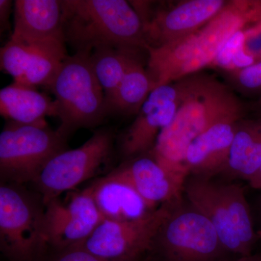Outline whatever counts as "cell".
<instances>
[{"label":"cell","instance_id":"23","mask_svg":"<svg viewBox=\"0 0 261 261\" xmlns=\"http://www.w3.org/2000/svg\"><path fill=\"white\" fill-rule=\"evenodd\" d=\"M140 53L124 48H102L91 53L94 73L104 90L106 102L115 93L130 67L141 58Z\"/></svg>","mask_w":261,"mask_h":261},{"label":"cell","instance_id":"31","mask_svg":"<svg viewBox=\"0 0 261 261\" xmlns=\"http://www.w3.org/2000/svg\"><path fill=\"white\" fill-rule=\"evenodd\" d=\"M257 23H261V6H260V13H259V18H258V20H257Z\"/></svg>","mask_w":261,"mask_h":261},{"label":"cell","instance_id":"11","mask_svg":"<svg viewBox=\"0 0 261 261\" xmlns=\"http://www.w3.org/2000/svg\"><path fill=\"white\" fill-rule=\"evenodd\" d=\"M45 205L46 238L57 250L82 245L104 220L88 187L68 201L57 198Z\"/></svg>","mask_w":261,"mask_h":261},{"label":"cell","instance_id":"15","mask_svg":"<svg viewBox=\"0 0 261 261\" xmlns=\"http://www.w3.org/2000/svg\"><path fill=\"white\" fill-rule=\"evenodd\" d=\"M110 174L132 187L152 209L181 200L184 185L166 172L151 154L129 159Z\"/></svg>","mask_w":261,"mask_h":261},{"label":"cell","instance_id":"26","mask_svg":"<svg viewBox=\"0 0 261 261\" xmlns=\"http://www.w3.org/2000/svg\"><path fill=\"white\" fill-rule=\"evenodd\" d=\"M244 49L257 63L261 61V23H255L250 28L245 29Z\"/></svg>","mask_w":261,"mask_h":261},{"label":"cell","instance_id":"12","mask_svg":"<svg viewBox=\"0 0 261 261\" xmlns=\"http://www.w3.org/2000/svg\"><path fill=\"white\" fill-rule=\"evenodd\" d=\"M179 102L180 89L176 82L152 91L121 137L120 148L123 157L132 159L150 153L161 130L172 121Z\"/></svg>","mask_w":261,"mask_h":261},{"label":"cell","instance_id":"20","mask_svg":"<svg viewBox=\"0 0 261 261\" xmlns=\"http://www.w3.org/2000/svg\"><path fill=\"white\" fill-rule=\"evenodd\" d=\"M198 39L199 30L159 47H147V70L154 89L177 81L178 73L195 54Z\"/></svg>","mask_w":261,"mask_h":261},{"label":"cell","instance_id":"3","mask_svg":"<svg viewBox=\"0 0 261 261\" xmlns=\"http://www.w3.org/2000/svg\"><path fill=\"white\" fill-rule=\"evenodd\" d=\"M183 192L190 205L211 221L226 252L250 255L256 238L243 187L192 176Z\"/></svg>","mask_w":261,"mask_h":261},{"label":"cell","instance_id":"17","mask_svg":"<svg viewBox=\"0 0 261 261\" xmlns=\"http://www.w3.org/2000/svg\"><path fill=\"white\" fill-rule=\"evenodd\" d=\"M238 121L217 123L190 144L185 159L189 176L211 178L224 172Z\"/></svg>","mask_w":261,"mask_h":261},{"label":"cell","instance_id":"7","mask_svg":"<svg viewBox=\"0 0 261 261\" xmlns=\"http://www.w3.org/2000/svg\"><path fill=\"white\" fill-rule=\"evenodd\" d=\"M114 136L102 128L80 147L63 151L49 161L33 181L45 205L95 176L113 149Z\"/></svg>","mask_w":261,"mask_h":261},{"label":"cell","instance_id":"8","mask_svg":"<svg viewBox=\"0 0 261 261\" xmlns=\"http://www.w3.org/2000/svg\"><path fill=\"white\" fill-rule=\"evenodd\" d=\"M155 244L167 261H216L226 252L211 221L181 201L160 228Z\"/></svg>","mask_w":261,"mask_h":261},{"label":"cell","instance_id":"4","mask_svg":"<svg viewBox=\"0 0 261 261\" xmlns=\"http://www.w3.org/2000/svg\"><path fill=\"white\" fill-rule=\"evenodd\" d=\"M90 54L75 53L67 57L47 87L58 103V132L66 139L80 128L101 124L108 114L106 94L94 73Z\"/></svg>","mask_w":261,"mask_h":261},{"label":"cell","instance_id":"2","mask_svg":"<svg viewBox=\"0 0 261 261\" xmlns=\"http://www.w3.org/2000/svg\"><path fill=\"white\" fill-rule=\"evenodd\" d=\"M65 44L75 53L147 47L142 18L125 0H62Z\"/></svg>","mask_w":261,"mask_h":261},{"label":"cell","instance_id":"25","mask_svg":"<svg viewBox=\"0 0 261 261\" xmlns=\"http://www.w3.org/2000/svg\"><path fill=\"white\" fill-rule=\"evenodd\" d=\"M245 29L238 31L228 39L224 47L221 49L218 56L215 58L212 64L211 65V67L219 68V69L224 70V72L227 71L233 58L244 48Z\"/></svg>","mask_w":261,"mask_h":261},{"label":"cell","instance_id":"22","mask_svg":"<svg viewBox=\"0 0 261 261\" xmlns=\"http://www.w3.org/2000/svg\"><path fill=\"white\" fill-rule=\"evenodd\" d=\"M153 90V83L140 58L130 67L116 92L108 101V113L123 116L137 115Z\"/></svg>","mask_w":261,"mask_h":261},{"label":"cell","instance_id":"13","mask_svg":"<svg viewBox=\"0 0 261 261\" xmlns=\"http://www.w3.org/2000/svg\"><path fill=\"white\" fill-rule=\"evenodd\" d=\"M67 57L65 44L10 39L0 50V67L15 83L47 88Z\"/></svg>","mask_w":261,"mask_h":261},{"label":"cell","instance_id":"10","mask_svg":"<svg viewBox=\"0 0 261 261\" xmlns=\"http://www.w3.org/2000/svg\"><path fill=\"white\" fill-rule=\"evenodd\" d=\"M228 3L226 0H187L154 12L148 2H134V7L143 22L147 47H155L200 30Z\"/></svg>","mask_w":261,"mask_h":261},{"label":"cell","instance_id":"24","mask_svg":"<svg viewBox=\"0 0 261 261\" xmlns=\"http://www.w3.org/2000/svg\"><path fill=\"white\" fill-rule=\"evenodd\" d=\"M226 74L228 85L235 92L246 96L261 95V61Z\"/></svg>","mask_w":261,"mask_h":261},{"label":"cell","instance_id":"16","mask_svg":"<svg viewBox=\"0 0 261 261\" xmlns=\"http://www.w3.org/2000/svg\"><path fill=\"white\" fill-rule=\"evenodd\" d=\"M10 39L28 43L65 44L62 0H16Z\"/></svg>","mask_w":261,"mask_h":261},{"label":"cell","instance_id":"28","mask_svg":"<svg viewBox=\"0 0 261 261\" xmlns=\"http://www.w3.org/2000/svg\"><path fill=\"white\" fill-rule=\"evenodd\" d=\"M12 3L13 2L10 0H0V32L1 34H3L8 28Z\"/></svg>","mask_w":261,"mask_h":261},{"label":"cell","instance_id":"6","mask_svg":"<svg viewBox=\"0 0 261 261\" xmlns=\"http://www.w3.org/2000/svg\"><path fill=\"white\" fill-rule=\"evenodd\" d=\"M66 138L45 120L8 121L0 135V176L3 183L33 182L49 161L65 150Z\"/></svg>","mask_w":261,"mask_h":261},{"label":"cell","instance_id":"27","mask_svg":"<svg viewBox=\"0 0 261 261\" xmlns=\"http://www.w3.org/2000/svg\"><path fill=\"white\" fill-rule=\"evenodd\" d=\"M57 251L58 254L53 261H107L94 255L80 245Z\"/></svg>","mask_w":261,"mask_h":261},{"label":"cell","instance_id":"29","mask_svg":"<svg viewBox=\"0 0 261 261\" xmlns=\"http://www.w3.org/2000/svg\"><path fill=\"white\" fill-rule=\"evenodd\" d=\"M249 184L252 188L261 190V166L258 171L252 176L251 179L249 181Z\"/></svg>","mask_w":261,"mask_h":261},{"label":"cell","instance_id":"14","mask_svg":"<svg viewBox=\"0 0 261 261\" xmlns=\"http://www.w3.org/2000/svg\"><path fill=\"white\" fill-rule=\"evenodd\" d=\"M257 18V1H228L219 14L199 30L195 54L178 73L177 81L211 66L228 39L250 23H256Z\"/></svg>","mask_w":261,"mask_h":261},{"label":"cell","instance_id":"9","mask_svg":"<svg viewBox=\"0 0 261 261\" xmlns=\"http://www.w3.org/2000/svg\"><path fill=\"white\" fill-rule=\"evenodd\" d=\"M178 202L163 204L139 219H104L80 246L107 261H136L153 248L160 228Z\"/></svg>","mask_w":261,"mask_h":261},{"label":"cell","instance_id":"5","mask_svg":"<svg viewBox=\"0 0 261 261\" xmlns=\"http://www.w3.org/2000/svg\"><path fill=\"white\" fill-rule=\"evenodd\" d=\"M45 204L23 186L0 187V247L12 261H34L48 245Z\"/></svg>","mask_w":261,"mask_h":261},{"label":"cell","instance_id":"30","mask_svg":"<svg viewBox=\"0 0 261 261\" xmlns=\"http://www.w3.org/2000/svg\"><path fill=\"white\" fill-rule=\"evenodd\" d=\"M234 261H261V256H252L250 255L249 256L242 257L241 258Z\"/></svg>","mask_w":261,"mask_h":261},{"label":"cell","instance_id":"19","mask_svg":"<svg viewBox=\"0 0 261 261\" xmlns=\"http://www.w3.org/2000/svg\"><path fill=\"white\" fill-rule=\"evenodd\" d=\"M0 113L8 121L34 123L58 117V106L36 87L13 82L0 90Z\"/></svg>","mask_w":261,"mask_h":261},{"label":"cell","instance_id":"21","mask_svg":"<svg viewBox=\"0 0 261 261\" xmlns=\"http://www.w3.org/2000/svg\"><path fill=\"white\" fill-rule=\"evenodd\" d=\"M261 166V118L238 121L224 173L250 181Z\"/></svg>","mask_w":261,"mask_h":261},{"label":"cell","instance_id":"1","mask_svg":"<svg viewBox=\"0 0 261 261\" xmlns=\"http://www.w3.org/2000/svg\"><path fill=\"white\" fill-rule=\"evenodd\" d=\"M176 82L180 89L177 111L161 130L150 153L166 172L185 185L189 177L185 154L190 144L217 123L243 119L245 108L230 86L215 75L200 71Z\"/></svg>","mask_w":261,"mask_h":261},{"label":"cell","instance_id":"18","mask_svg":"<svg viewBox=\"0 0 261 261\" xmlns=\"http://www.w3.org/2000/svg\"><path fill=\"white\" fill-rule=\"evenodd\" d=\"M88 188L104 219L132 221L155 210L132 187L110 173L94 181Z\"/></svg>","mask_w":261,"mask_h":261}]
</instances>
